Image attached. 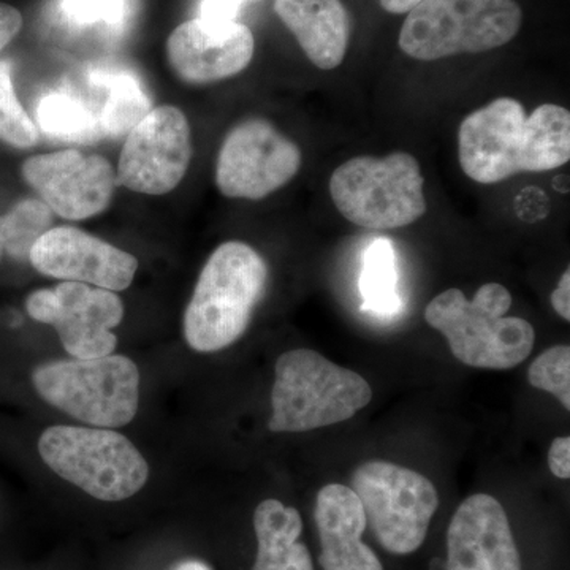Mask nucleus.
I'll use <instances>...</instances> for the list:
<instances>
[{
  "label": "nucleus",
  "mask_w": 570,
  "mask_h": 570,
  "mask_svg": "<svg viewBox=\"0 0 570 570\" xmlns=\"http://www.w3.org/2000/svg\"><path fill=\"white\" fill-rule=\"evenodd\" d=\"M460 165L472 181L494 184L531 171H550L570 159V112L543 104L530 116L501 97L461 122Z\"/></svg>",
  "instance_id": "1"
},
{
  "label": "nucleus",
  "mask_w": 570,
  "mask_h": 570,
  "mask_svg": "<svg viewBox=\"0 0 570 570\" xmlns=\"http://www.w3.org/2000/svg\"><path fill=\"white\" fill-rule=\"evenodd\" d=\"M268 266L264 257L242 242L217 247L198 277L184 313V336L202 354L236 343L250 324L265 295Z\"/></svg>",
  "instance_id": "2"
},
{
  "label": "nucleus",
  "mask_w": 570,
  "mask_h": 570,
  "mask_svg": "<svg viewBox=\"0 0 570 570\" xmlns=\"http://www.w3.org/2000/svg\"><path fill=\"white\" fill-rule=\"evenodd\" d=\"M512 295L504 285L490 283L468 299L459 288H449L431 299L428 325L441 332L450 351L464 365L480 370H512L531 355L535 330L521 317H505Z\"/></svg>",
  "instance_id": "3"
},
{
  "label": "nucleus",
  "mask_w": 570,
  "mask_h": 570,
  "mask_svg": "<svg viewBox=\"0 0 570 570\" xmlns=\"http://www.w3.org/2000/svg\"><path fill=\"white\" fill-rule=\"evenodd\" d=\"M272 390L273 433H306L354 417L373 400L366 379L311 348L277 358Z\"/></svg>",
  "instance_id": "4"
},
{
  "label": "nucleus",
  "mask_w": 570,
  "mask_h": 570,
  "mask_svg": "<svg viewBox=\"0 0 570 570\" xmlns=\"http://www.w3.org/2000/svg\"><path fill=\"white\" fill-rule=\"evenodd\" d=\"M521 22L515 0H423L409 11L397 45L426 62L479 55L515 39Z\"/></svg>",
  "instance_id": "5"
},
{
  "label": "nucleus",
  "mask_w": 570,
  "mask_h": 570,
  "mask_svg": "<svg viewBox=\"0 0 570 570\" xmlns=\"http://www.w3.org/2000/svg\"><path fill=\"white\" fill-rule=\"evenodd\" d=\"M32 382L52 407L96 428L126 426L140 403V371L124 355L43 363Z\"/></svg>",
  "instance_id": "6"
},
{
  "label": "nucleus",
  "mask_w": 570,
  "mask_h": 570,
  "mask_svg": "<svg viewBox=\"0 0 570 570\" xmlns=\"http://www.w3.org/2000/svg\"><path fill=\"white\" fill-rule=\"evenodd\" d=\"M422 170L407 153L360 156L337 167L330 194L348 223L371 230L407 227L425 216Z\"/></svg>",
  "instance_id": "7"
},
{
  "label": "nucleus",
  "mask_w": 570,
  "mask_h": 570,
  "mask_svg": "<svg viewBox=\"0 0 570 570\" xmlns=\"http://www.w3.org/2000/svg\"><path fill=\"white\" fill-rule=\"evenodd\" d=\"M39 452L59 478L100 501L132 498L149 478L140 450L110 428H48L39 439Z\"/></svg>",
  "instance_id": "8"
},
{
  "label": "nucleus",
  "mask_w": 570,
  "mask_h": 570,
  "mask_svg": "<svg viewBox=\"0 0 570 570\" xmlns=\"http://www.w3.org/2000/svg\"><path fill=\"white\" fill-rule=\"evenodd\" d=\"M352 490L385 550L411 554L422 547L439 508L430 479L389 461H367L352 475Z\"/></svg>",
  "instance_id": "9"
},
{
  "label": "nucleus",
  "mask_w": 570,
  "mask_h": 570,
  "mask_svg": "<svg viewBox=\"0 0 570 570\" xmlns=\"http://www.w3.org/2000/svg\"><path fill=\"white\" fill-rule=\"evenodd\" d=\"M302 167V151L272 122L255 118L227 134L216 165V184L228 198L262 200L291 183Z\"/></svg>",
  "instance_id": "10"
},
{
  "label": "nucleus",
  "mask_w": 570,
  "mask_h": 570,
  "mask_svg": "<svg viewBox=\"0 0 570 570\" xmlns=\"http://www.w3.org/2000/svg\"><path fill=\"white\" fill-rule=\"evenodd\" d=\"M26 311L33 321L55 326L63 348L73 358L110 355L118 346L111 330L121 324L124 305L107 288L63 281L29 295Z\"/></svg>",
  "instance_id": "11"
},
{
  "label": "nucleus",
  "mask_w": 570,
  "mask_h": 570,
  "mask_svg": "<svg viewBox=\"0 0 570 570\" xmlns=\"http://www.w3.org/2000/svg\"><path fill=\"white\" fill-rule=\"evenodd\" d=\"M193 159L186 115L165 105L148 112L127 135L118 165V183L137 194L164 195L183 181Z\"/></svg>",
  "instance_id": "12"
},
{
  "label": "nucleus",
  "mask_w": 570,
  "mask_h": 570,
  "mask_svg": "<svg viewBox=\"0 0 570 570\" xmlns=\"http://www.w3.org/2000/svg\"><path fill=\"white\" fill-rule=\"evenodd\" d=\"M22 176L52 213L69 220L105 212L119 184L110 160L77 149L33 156L22 164Z\"/></svg>",
  "instance_id": "13"
},
{
  "label": "nucleus",
  "mask_w": 570,
  "mask_h": 570,
  "mask_svg": "<svg viewBox=\"0 0 570 570\" xmlns=\"http://www.w3.org/2000/svg\"><path fill=\"white\" fill-rule=\"evenodd\" d=\"M29 261L41 275L111 292L130 287L138 269L132 254L75 227H51L37 239Z\"/></svg>",
  "instance_id": "14"
},
{
  "label": "nucleus",
  "mask_w": 570,
  "mask_h": 570,
  "mask_svg": "<svg viewBox=\"0 0 570 570\" xmlns=\"http://www.w3.org/2000/svg\"><path fill=\"white\" fill-rule=\"evenodd\" d=\"M254 51L253 32L236 21L197 18L179 24L167 40L168 63L189 85H209L242 73Z\"/></svg>",
  "instance_id": "15"
},
{
  "label": "nucleus",
  "mask_w": 570,
  "mask_h": 570,
  "mask_svg": "<svg viewBox=\"0 0 570 570\" xmlns=\"http://www.w3.org/2000/svg\"><path fill=\"white\" fill-rule=\"evenodd\" d=\"M445 570H521L508 513L497 498L472 494L456 509L449 524Z\"/></svg>",
  "instance_id": "16"
},
{
  "label": "nucleus",
  "mask_w": 570,
  "mask_h": 570,
  "mask_svg": "<svg viewBox=\"0 0 570 570\" xmlns=\"http://www.w3.org/2000/svg\"><path fill=\"white\" fill-rule=\"evenodd\" d=\"M316 524L324 570H384L362 540L367 523L354 490L330 483L318 491Z\"/></svg>",
  "instance_id": "17"
},
{
  "label": "nucleus",
  "mask_w": 570,
  "mask_h": 570,
  "mask_svg": "<svg viewBox=\"0 0 570 570\" xmlns=\"http://www.w3.org/2000/svg\"><path fill=\"white\" fill-rule=\"evenodd\" d=\"M275 11L317 69L335 70L343 63L351 20L341 0H275Z\"/></svg>",
  "instance_id": "18"
},
{
  "label": "nucleus",
  "mask_w": 570,
  "mask_h": 570,
  "mask_svg": "<svg viewBox=\"0 0 570 570\" xmlns=\"http://www.w3.org/2000/svg\"><path fill=\"white\" fill-rule=\"evenodd\" d=\"M254 528L258 549L253 570H314L309 550L298 542L303 531L298 510L266 499L255 509Z\"/></svg>",
  "instance_id": "19"
},
{
  "label": "nucleus",
  "mask_w": 570,
  "mask_h": 570,
  "mask_svg": "<svg viewBox=\"0 0 570 570\" xmlns=\"http://www.w3.org/2000/svg\"><path fill=\"white\" fill-rule=\"evenodd\" d=\"M362 309L371 316L395 317L403 302L397 295L396 255L387 238H377L371 243L363 257L360 275Z\"/></svg>",
  "instance_id": "20"
},
{
  "label": "nucleus",
  "mask_w": 570,
  "mask_h": 570,
  "mask_svg": "<svg viewBox=\"0 0 570 570\" xmlns=\"http://www.w3.org/2000/svg\"><path fill=\"white\" fill-rule=\"evenodd\" d=\"M104 82L108 86V99L100 116V129L111 138L126 137L151 111V100L132 75H108Z\"/></svg>",
  "instance_id": "21"
},
{
  "label": "nucleus",
  "mask_w": 570,
  "mask_h": 570,
  "mask_svg": "<svg viewBox=\"0 0 570 570\" xmlns=\"http://www.w3.org/2000/svg\"><path fill=\"white\" fill-rule=\"evenodd\" d=\"M37 122L50 137L70 141H92L102 130L85 105L61 94L41 100L37 108Z\"/></svg>",
  "instance_id": "22"
},
{
  "label": "nucleus",
  "mask_w": 570,
  "mask_h": 570,
  "mask_svg": "<svg viewBox=\"0 0 570 570\" xmlns=\"http://www.w3.org/2000/svg\"><path fill=\"white\" fill-rule=\"evenodd\" d=\"M52 225V212L45 202L22 200L7 216L0 217L3 250L17 261H28L37 239Z\"/></svg>",
  "instance_id": "23"
},
{
  "label": "nucleus",
  "mask_w": 570,
  "mask_h": 570,
  "mask_svg": "<svg viewBox=\"0 0 570 570\" xmlns=\"http://www.w3.org/2000/svg\"><path fill=\"white\" fill-rule=\"evenodd\" d=\"M0 141L13 148L29 149L39 141V130L21 107L9 61H0Z\"/></svg>",
  "instance_id": "24"
},
{
  "label": "nucleus",
  "mask_w": 570,
  "mask_h": 570,
  "mask_svg": "<svg viewBox=\"0 0 570 570\" xmlns=\"http://www.w3.org/2000/svg\"><path fill=\"white\" fill-rule=\"evenodd\" d=\"M528 381L532 387L557 396L570 411V347L561 344L542 352L531 363Z\"/></svg>",
  "instance_id": "25"
},
{
  "label": "nucleus",
  "mask_w": 570,
  "mask_h": 570,
  "mask_svg": "<svg viewBox=\"0 0 570 570\" xmlns=\"http://www.w3.org/2000/svg\"><path fill=\"white\" fill-rule=\"evenodd\" d=\"M124 0H69L67 11L80 22L118 21Z\"/></svg>",
  "instance_id": "26"
},
{
  "label": "nucleus",
  "mask_w": 570,
  "mask_h": 570,
  "mask_svg": "<svg viewBox=\"0 0 570 570\" xmlns=\"http://www.w3.org/2000/svg\"><path fill=\"white\" fill-rule=\"evenodd\" d=\"M550 471L558 479H570V438H557L550 445L549 452Z\"/></svg>",
  "instance_id": "27"
},
{
  "label": "nucleus",
  "mask_w": 570,
  "mask_h": 570,
  "mask_svg": "<svg viewBox=\"0 0 570 570\" xmlns=\"http://www.w3.org/2000/svg\"><path fill=\"white\" fill-rule=\"evenodd\" d=\"M246 0H205L202 17L212 21H235Z\"/></svg>",
  "instance_id": "28"
},
{
  "label": "nucleus",
  "mask_w": 570,
  "mask_h": 570,
  "mask_svg": "<svg viewBox=\"0 0 570 570\" xmlns=\"http://www.w3.org/2000/svg\"><path fill=\"white\" fill-rule=\"evenodd\" d=\"M22 28V14L20 10L0 2V51L20 33Z\"/></svg>",
  "instance_id": "29"
},
{
  "label": "nucleus",
  "mask_w": 570,
  "mask_h": 570,
  "mask_svg": "<svg viewBox=\"0 0 570 570\" xmlns=\"http://www.w3.org/2000/svg\"><path fill=\"white\" fill-rule=\"evenodd\" d=\"M551 306L566 322L570 321V269H566L560 284L551 294Z\"/></svg>",
  "instance_id": "30"
},
{
  "label": "nucleus",
  "mask_w": 570,
  "mask_h": 570,
  "mask_svg": "<svg viewBox=\"0 0 570 570\" xmlns=\"http://www.w3.org/2000/svg\"><path fill=\"white\" fill-rule=\"evenodd\" d=\"M382 9L393 14L409 13L414 7H417L423 0H379Z\"/></svg>",
  "instance_id": "31"
},
{
  "label": "nucleus",
  "mask_w": 570,
  "mask_h": 570,
  "mask_svg": "<svg viewBox=\"0 0 570 570\" xmlns=\"http://www.w3.org/2000/svg\"><path fill=\"white\" fill-rule=\"evenodd\" d=\"M171 570H213L208 564L198 560H187L179 562L178 566H175Z\"/></svg>",
  "instance_id": "32"
},
{
  "label": "nucleus",
  "mask_w": 570,
  "mask_h": 570,
  "mask_svg": "<svg viewBox=\"0 0 570 570\" xmlns=\"http://www.w3.org/2000/svg\"><path fill=\"white\" fill-rule=\"evenodd\" d=\"M6 253V250H3V243H2V238H0V258H2V254Z\"/></svg>",
  "instance_id": "33"
}]
</instances>
